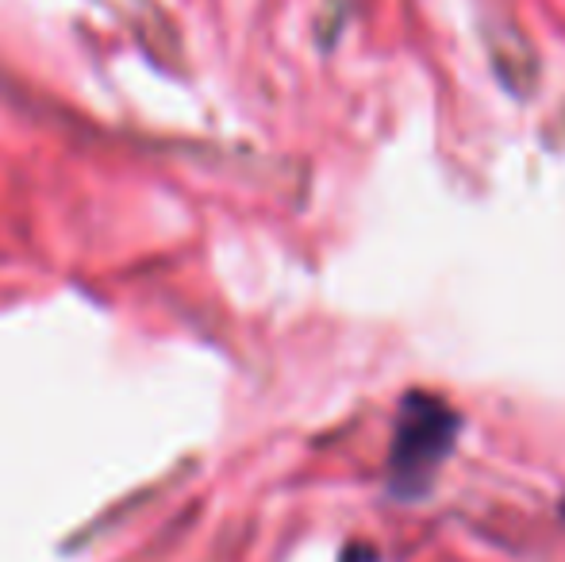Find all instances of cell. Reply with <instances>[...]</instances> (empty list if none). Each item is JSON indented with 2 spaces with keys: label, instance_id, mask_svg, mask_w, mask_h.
<instances>
[{
  "label": "cell",
  "instance_id": "obj_2",
  "mask_svg": "<svg viewBox=\"0 0 565 562\" xmlns=\"http://www.w3.org/2000/svg\"><path fill=\"white\" fill-rule=\"evenodd\" d=\"M484 46H489V59L492 70H497L500 85L515 97L535 89V74H539V62L531 43L512 28V23H492L484 28Z\"/></svg>",
  "mask_w": 565,
  "mask_h": 562
},
{
  "label": "cell",
  "instance_id": "obj_1",
  "mask_svg": "<svg viewBox=\"0 0 565 562\" xmlns=\"http://www.w3.org/2000/svg\"><path fill=\"white\" fill-rule=\"evenodd\" d=\"M458 416L447 401L431 393H412L396 416L393 450H388V486L396 497H416L439 474L443 458L450 455Z\"/></svg>",
  "mask_w": 565,
  "mask_h": 562
}]
</instances>
